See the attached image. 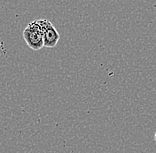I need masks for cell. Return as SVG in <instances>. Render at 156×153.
Returning a JSON list of instances; mask_svg holds the SVG:
<instances>
[{
	"label": "cell",
	"instance_id": "6da1fadb",
	"mask_svg": "<svg viewBox=\"0 0 156 153\" xmlns=\"http://www.w3.org/2000/svg\"><path fill=\"white\" fill-rule=\"evenodd\" d=\"M23 38L29 48L33 50H39L44 46L43 30L38 20H33L28 24L22 33Z\"/></svg>",
	"mask_w": 156,
	"mask_h": 153
},
{
	"label": "cell",
	"instance_id": "7a4b0ae2",
	"mask_svg": "<svg viewBox=\"0 0 156 153\" xmlns=\"http://www.w3.org/2000/svg\"><path fill=\"white\" fill-rule=\"evenodd\" d=\"M38 23L43 30L44 46L47 48L55 47L60 38L57 29H55V27L49 19H38Z\"/></svg>",
	"mask_w": 156,
	"mask_h": 153
},
{
	"label": "cell",
	"instance_id": "3957f363",
	"mask_svg": "<svg viewBox=\"0 0 156 153\" xmlns=\"http://www.w3.org/2000/svg\"><path fill=\"white\" fill-rule=\"evenodd\" d=\"M154 139H155V141H156V132H155V134H154Z\"/></svg>",
	"mask_w": 156,
	"mask_h": 153
}]
</instances>
